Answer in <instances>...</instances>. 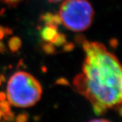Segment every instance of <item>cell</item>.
I'll use <instances>...</instances> for the list:
<instances>
[{
	"label": "cell",
	"mask_w": 122,
	"mask_h": 122,
	"mask_svg": "<svg viewBox=\"0 0 122 122\" xmlns=\"http://www.w3.org/2000/svg\"><path fill=\"white\" fill-rule=\"evenodd\" d=\"M81 72L73 79V86L92 105L97 115L122 103V66L117 57L104 44L85 41Z\"/></svg>",
	"instance_id": "obj_1"
},
{
	"label": "cell",
	"mask_w": 122,
	"mask_h": 122,
	"mask_svg": "<svg viewBox=\"0 0 122 122\" xmlns=\"http://www.w3.org/2000/svg\"><path fill=\"white\" fill-rule=\"evenodd\" d=\"M42 92L41 84L33 75L19 71L8 80L6 95L10 104L16 107L27 108L41 99Z\"/></svg>",
	"instance_id": "obj_2"
},
{
	"label": "cell",
	"mask_w": 122,
	"mask_h": 122,
	"mask_svg": "<svg viewBox=\"0 0 122 122\" xmlns=\"http://www.w3.org/2000/svg\"><path fill=\"white\" fill-rule=\"evenodd\" d=\"M58 17L67 29L82 32L91 26L94 10L87 0H65L59 10Z\"/></svg>",
	"instance_id": "obj_3"
},
{
	"label": "cell",
	"mask_w": 122,
	"mask_h": 122,
	"mask_svg": "<svg viewBox=\"0 0 122 122\" xmlns=\"http://www.w3.org/2000/svg\"><path fill=\"white\" fill-rule=\"evenodd\" d=\"M4 118L5 121H10V122H12L14 120V115L13 113H12L11 112H10L8 113L5 114L4 115Z\"/></svg>",
	"instance_id": "obj_5"
},
{
	"label": "cell",
	"mask_w": 122,
	"mask_h": 122,
	"mask_svg": "<svg viewBox=\"0 0 122 122\" xmlns=\"http://www.w3.org/2000/svg\"><path fill=\"white\" fill-rule=\"evenodd\" d=\"M1 1L8 5H16L22 0H1Z\"/></svg>",
	"instance_id": "obj_6"
},
{
	"label": "cell",
	"mask_w": 122,
	"mask_h": 122,
	"mask_svg": "<svg viewBox=\"0 0 122 122\" xmlns=\"http://www.w3.org/2000/svg\"><path fill=\"white\" fill-rule=\"evenodd\" d=\"M29 118V115L26 113H22L18 115L16 117V122H26Z\"/></svg>",
	"instance_id": "obj_4"
},
{
	"label": "cell",
	"mask_w": 122,
	"mask_h": 122,
	"mask_svg": "<svg viewBox=\"0 0 122 122\" xmlns=\"http://www.w3.org/2000/svg\"><path fill=\"white\" fill-rule=\"evenodd\" d=\"M111 122L108 121V120H106L104 119H93L90 122Z\"/></svg>",
	"instance_id": "obj_7"
},
{
	"label": "cell",
	"mask_w": 122,
	"mask_h": 122,
	"mask_svg": "<svg viewBox=\"0 0 122 122\" xmlns=\"http://www.w3.org/2000/svg\"><path fill=\"white\" fill-rule=\"evenodd\" d=\"M2 115H3V113H1V111H0V119H1V117Z\"/></svg>",
	"instance_id": "obj_9"
},
{
	"label": "cell",
	"mask_w": 122,
	"mask_h": 122,
	"mask_svg": "<svg viewBox=\"0 0 122 122\" xmlns=\"http://www.w3.org/2000/svg\"><path fill=\"white\" fill-rule=\"evenodd\" d=\"M48 1H50V3H53V4H56V3H58L60 1H62V0H48Z\"/></svg>",
	"instance_id": "obj_8"
}]
</instances>
